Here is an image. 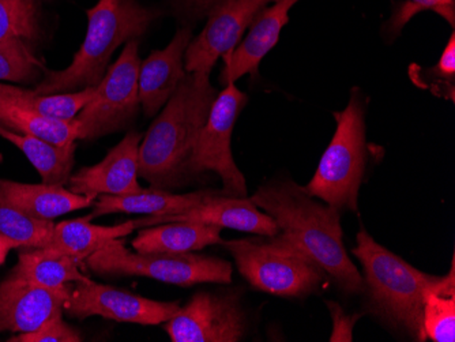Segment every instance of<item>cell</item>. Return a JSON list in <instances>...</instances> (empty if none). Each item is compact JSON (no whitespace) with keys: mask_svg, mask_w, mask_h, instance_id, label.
Masks as SVG:
<instances>
[{"mask_svg":"<svg viewBox=\"0 0 455 342\" xmlns=\"http://www.w3.org/2000/svg\"><path fill=\"white\" fill-rule=\"evenodd\" d=\"M252 203L272 217L280 232L293 240L347 295L365 292L364 278L342 243L339 211L316 203L292 180L260 186Z\"/></svg>","mask_w":455,"mask_h":342,"instance_id":"6da1fadb","label":"cell"},{"mask_svg":"<svg viewBox=\"0 0 455 342\" xmlns=\"http://www.w3.org/2000/svg\"><path fill=\"white\" fill-rule=\"evenodd\" d=\"M217 94L211 74L188 73L153 120L140 142L138 165L140 178L152 187L170 191L186 180L188 160Z\"/></svg>","mask_w":455,"mask_h":342,"instance_id":"7a4b0ae2","label":"cell"},{"mask_svg":"<svg viewBox=\"0 0 455 342\" xmlns=\"http://www.w3.org/2000/svg\"><path fill=\"white\" fill-rule=\"evenodd\" d=\"M160 15V10L142 6L137 0H99L88 10L85 40L71 65L65 70L45 71L33 93H71L99 85L115 51L145 35Z\"/></svg>","mask_w":455,"mask_h":342,"instance_id":"3957f363","label":"cell"},{"mask_svg":"<svg viewBox=\"0 0 455 342\" xmlns=\"http://www.w3.org/2000/svg\"><path fill=\"white\" fill-rule=\"evenodd\" d=\"M352 250L364 270L368 307L388 325L426 341L423 307L427 292L443 285L444 277L427 274L375 242L365 229L357 234Z\"/></svg>","mask_w":455,"mask_h":342,"instance_id":"277c9868","label":"cell"},{"mask_svg":"<svg viewBox=\"0 0 455 342\" xmlns=\"http://www.w3.org/2000/svg\"><path fill=\"white\" fill-rule=\"evenodd\" d=\"M222 244L234 257L240 274L262 292L281 298H306L326 280V272L283 232Z\"/></svg>","mask_w":455,"mask_h":342,"instance_id":"5b68a950","label":"cell"},{"mask_svg":"<svg viewBox=\"0 0 455 342\" xmlns=\"http://www.w3.org/2000/svg\"><path fill=\"white\" fill-rule=\"evenodd\" d=\"M333 115L337 122L333 139L304 190L339 211L342 209L357 211L367 157L362 91L355 88L347 108Z\"/></svg>","mask_w":455,"mask_h":342,"instance_id":"8992f818","label":"cell"},{"mask_svg":"<svg viewBox=\"0 0 455 342\" xmlns=\"http://www.w3.org/2000/svg\"><path fill=\"white\" fill-rule=\"evenodd\" d=\"M85 260L96 274L140 275L179 287L232 282V265L228 260L194 252H132L123 239L114 240Z\"/></svg>","mask_w":455,"mask_h":342,"instance_id":"52a82bcc","label":"cell"},{"mask_svg":"<svg viewBox=\"0 0 455 342\" xmlns=\"http://www.w3.org/2000/svg\"><path fill=\"white\" fill-rule=\"evenodd\" d=\"M138 38L130 40L109 66L93 97L76 117L78 140H94L129 126L140 108Z\"/></svg>","mask_w":455,"mask_h":342,"instance_id":"ba28073f","label":"cell"},{"mask_svg":"<svg viewBox=\"0 0 455 342\" xmlns=\"http://www.w3.org/2000/svg\"><path fill=\"white\" fill-rule=\"evenodd\" d=\"M247 101V94L235 84L225 86L224 91L217 94L188 163V178L216 172L224 186L221 193L236 198L247 196V185L232 155L231 138L237 117Z\"/></svg>","mask_w":455,"mask_h":342,"instance_id":"9c48e42d","label":"cell"},{"mask_svg":"<svg viewBox=\"0 0 455 342\" xmlns=\"http://www.w3.org/2000/svg\"><path fill=\"white\" fill-rule=\"evenodd\" d=\"M179 307V301L152 300L86 277L68 284L65 311L78 319L100 316L124 323L161 325L172 318Z\"/></svg>","mask_w":455,"mask_h":342,"instance_id":"30bf717a","label":"cell"},{"mask_svg":"<svg viewBox=\"0 0 455 342\" xmlns=\"http://www.w3.org/2000/svg\"><path fill=\"white\" fill-rule=\"evenodd\" d=\"M245 326L236 295L198 292L179 307L164 329L173 342H237L244 337Z\"/></svg>","mask_w":455,"mask_h":342,"instance_id":"8fae6325","label":"cell"},{"mask_svg":"<svg viewBox=\"0 0 455 342\" xmlns=\"http://www.w3.org/2000/svg\"><path fill=\"white\" fill-rule=\"evenodd\" d=\"M272 2L275 0H220L209 12L208 24L186 51V71L211 74L217 60L239 45L245 30Z\"/></svg>","mask_w":455,"mask_h":342,"instance_id":"7c38bea8","label":"cell"},{"mask_svg":"<svg viewBox=\"0 0 455 342\" xmlns=\"http://www.w3.org/2000/svg\"><path fill=\"white\" fill-rule=\"evenodd\" d=\"M175 221L208 224L221 229H235V231L262 235V236H273L280 232L275 219L265 211H260L251 199L247 196L244 198L227 196L221 191L181 213L140 217L135 219V227L140 229L145 227L158 226V224L175 223Z\"/></svg>","mask_w":455,"mask_h":342,"instance_id":"4fadbf2b","label":"cell"},{"mask_svg":"<svg viewBox=\"0 0 455 342\" xmlns=\"http://www.w3.org/2000/svg\"><path fill=\"white\" fill-rule=\"evenodd\" d=\"M142 138L140 132H127L99 164L81 168L71 175L66 185L68 190L93 201L100 195L140 193L143 188L138 182Z\"/></svg>","mask_w":455,"mask_h":342,"instance_id":"5bb4252c","label":"cell"},{"mask_svg":"<svg viewBox=\"0 0 455 342\" xmlns=\"http://www.w3.org/2000/svg\"><path fill=\"white\" fill-rule=\"evenodd\" d=\"M68 298V284L48 290L9 277L0 282V333H29L61 315Z\"/></svg>","mask_w":455,"mask_h":342,"instance_id":"9a60e30c","label":"cell"},{"mask_svg":"<svg viewBox=\"0 0 455 342\" xmlns=\"http://www.w3.org/2000/svg\"><path fill=\"white\" fill-rule=\"evenodd\" d=\"M299 0H275L255 18L244 40L231 53L222 56L224 70L220 76L221 85L236 83L244 76H258L260 62L277 44L281 30L289 22V10Z\"/></svg>","mask_w":455,"mask_h":342,"instance_id":"2e32d148","label":"cell"},{"mask_svg":"<svg viewBox=\"0 0 455 342\" xmlns=\"http://www.w3.org/2000/svg\"><path fill=\"white\" fill-rule=\"evenodd\" d=\"M191 40V29H179L167 47L161 51H153L140 62L138 88L140 108L145 116H156L175 93L181 79L188 76V71L184 68V55Z\"/></svg>","mask_w":455,"mask_h":342,"instance_id":"e0dca14e","label":"cell"},{"mask_svg":"<svg viewBox=\"0 0 455 342\" xmlns=\"http://www.w3.org/2000/svg\"><path fill=\"white\" fill-rule=\"evenodd\" d=\"M0 203L40 221H52L71 211L91 208L93 199L74 194L65 186L27 185L0 179Z\"/></svg>","mask_w":455,"mask_h":342,"instance_id":"ac0fdd59","label":"cell"},{"mask_svg":"<svg viewBox=\"0 0 455 342\" xmlns=\"http://www.w3.org/2000/svg\"><path fill=\"white\" fill-rule=\"evenodd\" d=\"M217 193L220 191L201 190L196 193L173 194L168 190L150 187L142 188L140 193L134 194L100 195L88 219L114 213L147 214V216L178 214L199 205L204 199L211 198Z\"/></svg>","mask_w":455,"mask_h":342,"instance_id":"d6986e66","label":"cell"},{"mask_svg":"<svg viewBox=\"0 0 455 342\" xmlns=\"http://www.w3.org/2000/svg\"><path fill=\"white\" fill-rule=\"evenodd\" d=\"M221 228L208 224L175 221L158 226L145 227L132 240V249L137 252H196L213 244H222Z\"/></svg>","mask_w":455,"mask_h":342,"instance_id":"ffe728a7","label":"cell"},{"mask_svg":"<svg viewBox=\"0 0 455 342\" xmlns=\"http://www.w3.org/2000/svg\"><path fill=\"white\" fill-rule=\"evenodd\" d=\"M134 231H137L135 219L114 227L94 226L88 217L68 219L53 226L52 235L45 249L84 262L86 258L114 240L129 236Z\"/></svg>","mask_w":455,"mask_h":342,"instance_id":"44dd1931","label":"cell"},{"mask_svg":"<svg viewBox=\"0 0 455 342\" xmlns=\"http://www.w3.org/2000/svg\"><path fill=\"white\" fill-rule=\"evenodd\" d=\"M81 264L76 258L58 254L45 247L24 249L18 254L17 266L10 273L12 277L28 284L48 290H60L70 282L84 280L88 275L81 272Z\"/></svg>","mask_w":455,"mask_h":342,"instance_id":"7402d4cb","label":"cell"},{"mask_svg":"<svg viewBox=\"0 0 455 342\" xmlns=\"http://www.w3.org/2000/svg\"><path fill=\"white\" fill-rule=\"evenodd\" d=\"M0 135L27 155L30 164L40 173L43 183L68 185L76 163V142L66 147H55L40 138L20 134L4 126H0Z\"/></svg>","mask_w":455,"mask_h":342,"instance_id":"603a6c76","label":"cell"},{"mask_svg":"<svg viewBox=\"0 0 455 342\" xmlns=\"http://www.w3.org/2000/svg\"><path fill=\"white\" fill-rule=\"evenodd\" d=\"M0 126L33 135L55 147H66L78 140L76 119L61 120L37 114L0 97Z\"/></svg>","mask_w":455,"mask_h":342,"instance_id":"cb8c5ba5","label":"cell"},{"mask_svg":"<svg viewBox=\"0 0 455 342\" xmlns=\"http://www.w3.org/2000/svg\"><path fill=\"white\" fill-rule=\"evenodd\" d=\"M94 91H96V86L71 91V93L36 94L28 89L0 84L2 99L24 108L32 109L37 114L61 120L76 119V115L93 97Z\"/></svg>","mask_w":455,"mask_h":342,"instance_id":"d4e9b609","label":"cell"},{"mask_svg":"<svg viewBox=\"0 0 455 342\" xmlns=\"http://www.w3.org/2000/svg\"><path fill=\"white\" fill-rule=\"evenodd\" d=\"M454 265L443 285L427 292L423 307L424 338L434 342L455 341Z\"/></svg>","mask_w":455,"mask_h":342,"instance_id":"484cf974","label":"cell"},{"mask_svg":"<svg viewBox=\"0 0 455 342\" xmlns=\"http://www.w3.org/2000/svg\"><path fill=\"white\" fill-rule=\"evenodd\" d=\"M53 221L30 219L0 203V234L6 235L24 249L45 247L52 235Z\"/></svg>","mask_w":455,"mask_h":342,"instance_id":"4316f807","label":"cell"},{"mask_svg":"<svg viewBox=\"0 0 455 342\" xmlns=\"http://www.w3.org/2000/svg\"><path fill=\"white\" fill-rule=\"evenodd\" d=\"M38 17L35 0H0V44L37 37Z\"/></svg>","mask_w":455,"mask_h":342,"instance_id":"83f0119b","label":"cell"},{"mask_svg":"<svg viewBox=\"0 0 455 342\" xmlns=\"http://www.w3.org/2000/svg\"><path fill=\"white\" fill-rule=\"evenodd\" d=\"M45 70L44 65L36 58L29 43L24 40L0 44V81L30 83Z\"/></svg>","mask_w":455,"mask_h":342,"instance_id":"f1b7e54d","label":"cell"},{"mask_svg":"<svg viewBox=\"0 0 455 342\" xmlns=\"http://www.w3.org/2000/svg\"><path fill=\"white\" fill-rule=\"evenodd\" d=\"M12 342H79L81 334L68 325L61 315L51 319L37 330L20 333L9 339Z\"/></svg>","mask_w":455,"mask_h":342,"instance_id":"f546056e","label":"cell"},{"mask_svg":"<svg viewBox=\"0 0 455 342\" xmlns=\"http://www.w3.org/2000/svg\"><path fill=\"white\" fill-rule=\"evenodd\" d=\"M421 10H434V12L442 15L441 6H439L436 0H409V4L403 6L401 12H398L397 14L395 15V18H391V21L388 22L391 35H398L401 29L405 27L406 22H408L413 15L421 12Z\"/></svg>","mask_w":455,"mask_h":342,"instance_id":"4dcf8cb0","label":"cell"},{"mask_svg":"<svg viewBox=\"0 0 455 342\" xmlns=\"http://www.w3.org/2000/svg\"><path fill=\"white\" fill-rule=\"evenodd\" d=\"M327 306H329L330 311H331L334 322V330L331 337H330V341H354L352 339L354 338L352 331H354L355 323H356L360 315H347L344 310H342L341 306L333 303V301H329Z\"/></svg>","mask_w":455,"mask_h":342,"instance_id":"1f68e13d","label":"cell"},{"mask_svg":"<svg viewBox=\"0 0 455 342\" xmlns=\"http://www.w3.org/2000/svg\"><path fill=\"white\" fill-rule=\"evenodd\" d=\"M432 76H438V79H443V83L454 84L455 78V36L451 35L441 59H439L438 65L434 66V68L428 71Z\"/></svg>","mask_w":455,"mask_h":342,"instance_id":"d6a6232c","label":"cell"},{"mask_svg":"<svg viewBox=\"0 0 455 342\" xmlns=\"http://www.w3.org/2000/svg\"><path fill=\"white\" fill-rule=\"evenodd\" d=\"M173 2L186 14L202 18L204 15H209L220 0H173Z\"/></svg>","mask_w":455,"mask_h":342,"instance_id":"836d02e7","label":"cell"},{"mask_svg":"<svg viewBox=\"0 0 455 342\" xmlns=\"http://www.w3.org/2000/svg\"><path fill=\"white\" fill-rule=\"evenodd\" d=\"M14 249H20V244L6 235L0 234V266L4 264L9 252Z\"/></svg>","mask_w":455,"mask_h":342,"instance_id":"e575fe53","label":"cell"}]
</instances>
